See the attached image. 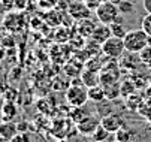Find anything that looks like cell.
Here are the masks:
<instances>
[{
    "label": "cell",
    "mask_w": 151,
    "mask_h": 142,
    "mask_svg": "<svg viewBox=\"0 0 151 142\" xmlns=\"http://www.w3.org/2000/svg\"><path fill=\"white\" fill-rule=\"evenodd\" d=\"M109 27H111V33H112V36H117V37L124 39V36L127 34V30L124 29V26H123V24L112 23V24H109Z\"/></svg>",
    "instance_id": "obj_20"
},
{
    "label": "cell",
    "mask_w": 151,
    "mask_h": 142,
    "mask_svg": "<svg viewBox=\"0 0 151 142\" xmlns=\"http://www.w3.org/2000/svg\"><path fill=\"white\" fill-rule=\"evenodd\" d=\"M114 135H115V141H118V142H132V139H133V136H135L133 130L127 129V127L120 129V130H118L117 133H114Z\"/></svg>",
    "instance_id": "obj_17"
},
{
    "label": "cell",
    "mask_w": 151,
    "mask_h": 142,
    "mask_svg": "<svg viewBox=\"0 0 151 142\" xmlns=\"http://www.w3.org/2000/svg\"><path fill=\"white\" fill-rule=\"evenodd\" d=\"M105 88V94H106V100H115L121 96V84L118 82H112L108 85H102Z\"/></svg>",
    "instance_id": "obj_15"
},
{
    "label": "cell",
    "mask_w": 151,
    "mask_h": 142,
    "mask_svg": "<svg viewBox=\"0 0 151 142\" xmlns=\"http://www.w3.org/2000/svg\"><path fill=\"white\" fill-rule=\"evenodd\" d=\"M82 2L85 3V6H87L88 9H91V11H96V9H97V6L100 5L99 0H82Z\"/></svg>",
    "instance_id": "obj_25"
},
{
    "label": "cell",
    "mask_w": 151,
    "mask_h": 142,
    "mask_svg": "<svg viewBox=\"0 0 151 142\" xmlns=\"http://www.w3.org/2000/svg\"><path fill=\"white\" fill-rule=\"evenodd\" d=\"M109 135H111V133L100 124V126L96 129V132L93 133V139H94L96 142H105L108 138H109Z\"/></svg>",
    "instance_id": "obj_18"
},
{
    "label": "cell",
    "mask_w": 151,
    "mask_h": 142,
    "mask_svg": "<svg viewBox=\"0 0 151 142\" xmlns=\"http://www.w3.org/2000/svg\"><path fill=\"white\" fill-rule=\"evenodd\" d=\"M150 78H151V75H150Z\"/></svg>",
    "instance_id": "obj_33"
},
{
    "label": "cell",
    "mask_w": 151,
    "mask_h": 142,
    "mask_svg": "<svg viewBox=\"0 0 151 142\" xmlns=\"http://www.w3.org/2000/svg\"><path fill=\"white\" fill-rule=\"evenodd\" d=\"M96 26H97V24H94V21H91L90 18L81 19L79 26H78V33H79L81 36H85V37H91L93 30L96 29Z\"/></svg>",
    "instance_id": "obj_14"
},
{
    "label": "cell",
    "mask_w": 151,
    "mask_h": 142,
    "mask_svg": "<svg viewBox=\"0 0 151 142\" xmlns=\"http://www.w3.org/2000/svg\"><path fill=\"white\" fill-rule=\"evenodd\" d=\"M88 99H90V102H93V103H103L106 100L105 88L100 84L94 85V87H90L88 88Z\"/></svg>",
    "instance_id": "obj_11"
},
{
    "label": "cell",
    "mask_w": 151,
    "mask_h": 142,
    "mask_svg": "<svg viewBox=\"0 0 151 142\" xmlns=\"http://www.w3.org/2000/svg\"><path fill=\"white\" fill-rule=\"evenodd\" d=\"M102 52H103L106 57H109V58L123 57V54L126 52L124 39L117 37V36H111L105 44H102Z\"/></svg>",
    "instance_id": "obj_4"
},
{
    "label": "cell",
    "mask_w": 151,
    "mask_h": 142,
    "mask_svg": "<svg viewBox=\"0 0 151 142\" xmlns=\"http://www.w3.org/2000/svg\"><path fill=\"white\" fill-rule=\"evenodd\" d=\"M99 126H100V118L90 114L88 117L81 120L79 123H76V132L82 136H93V133Z\"/></svg>",
    "instance_id": "obj_5"
},
{
    "label": "cell",
    "mask_w": 151,
    "mask_h": 142,
    "mask_svg": "<svg viewBox=\"0 0 151 142\" xmlns=\"http://www.w3.org/2000/svg\"><path fill=\"white\" fill-rule=\"evenodd\" d=\"M118 9H120V14H123V15H130L135 11V5L130 2V0H123V2L118 5Z\"/></svg>",
    "instance_id": "obj_19"
},
{
    "label": "cell",
    "mask_w": 151,
    "mask_h": 142,
    "mask_svg": "<svg viewBox=\"0 0 151 142\" xmlns=\"http://www.w3.org/2000/svg\"><path fill=\"white\" fill-rule=\"evenodd\" d=\"M100 3H103V2H111V0H99Z\"/></svg>",
    "instance_id": "obj_31"
},
{
    "label": "cell",
    "mask_w": 151,
    "mask_h": 142,
    "mask_svg": "<svg viewBox=\"0 0 151 142\" xmlns=\"http://www.w3.org/2000/svg\"><path fill=\"white\" fill-rule=\"evenodd\" d=\"M111 2H112V3H115V5L118 6V5H120V3L123 2V0H111Z\"/></svg>",
    "instance_id": "obj_28"
},
{
    "label": "cell",
    "mask_w": 151,
    "mask_h": 142,
    "mask_svg": "<svg viewBox=\"0 0 151 142\" xmlns=\"http://www.w3.org/2000/svg\"><path fill=\"white\" fill-rule=\"evenodd\" d=\"M18 133L17 130V124L11 123V121H5L0 124V138L6 139V141H12V138Z\"/></svg>",
    "instance_id": "obj_12"
},
{
    "label": "cell",
    "mask_w": 151,
    "mask_h": 142,
    "mask_svg": "<svg viewBox=\"0 0 151 142\" xmlns=\"http://www.w3.org/2000/svg\"><path fill=\"white\" fill-rule=\"evenodd\" d=\"M66 100L70 106H85L88 102V88L82 84V79L72 81L66 88Z\"/></svg>",
    "instance_id": "obj_1"
},
{
    "label": "cell",
    "mask_w": 151,
    "mask_h": 142,
    "mask_svg": "<svg viewBox=\"0 0 151 142\" xmlns=\"http://www.w3.org/2000/svg\"><path fill=\"white\" fill-rule=\"evenodd\" d=\"M141 29L148 36H151V12H147V15H144L142 23H141Z\"/></svg>",
    "instance_id": "obj_22"
},
{
    "label": "cell",
    "mask_w": 151,
    "mask_h": 142,
    "mask_svg": "<svg viewBox=\"0 0 151 142\" xmlns=\"http://www.w3.org/2000/svg\"><path fill=\"white\" fill-rule=\"evenodd\" d=\"M88 115H90V112L87 109H84V106H72V109L69 112V117H70V120L73 121L75 124L79 123L81 120H84L85 117H88Z\"/></svg>",
    "instance_id": "obj_16"
},
{
    "label": "cell",
    "mask_w": 151,
    "mask_h": 142,
    "mask_svg": "<svg viewBox=\"0 0 151 142\" xmlns=\"http://www.w3.org/2000/svg\"><path fill=\"white\" fill-rule=\"evenodd\" d=\"M114 142H118V141H114Z\"/></svg>",
    "instance_id": "obj_32"
},
{
    "label": "cell",
    "mask_w": 151,
    "mask_h": 142,
    "mask_svg": "<svg viewBox=\"0 0 151 142\" xmlns=\"http://www.w3.org/2000/svg\"><path fill=\"white\" fill-rule=\"evenodd\" d=\"M138 55H139V60H141L142 63H145V65L150 63L151 62V45H147Z\"/></svg>",
    "instance_id": "obj_23"
},
{
    "label": "cell",
    "mask_w": 151,
    "mask_h": 142,
    "mask_svg": "<svg viewBox=\"0 0 151 142\" xmlns=\"http://www.w3.org/2000/svg\"><path fill=\"white\" fill-rule=\"evenodd\" d=\"M111 36H112V33H111L109 24H102V23H100V24H97L96 29L93 30V34H91L90 39H93L94 42H97L99 45H102V44H105Z\"/></svg>",
    "instance_id": "obj_9"
},
{
    "label": "cell",
    "mask_w": 151,
    "mask_h": 142,
    "mask_svg": "<svg viewBox=\"0 0 151 142\" xmlns=\"http://www.w3.org/2000/svg\"><path fill=\"white\" fill-rule=\"evenodd\" d=\"M91 12L93 11L85 6V3L82 2V0H75V2H72L70 6H69V9H68V14L70 15V18L78 19V21L85 19V18H90Z\"/></svg>",
    "instance_id": "obj_7"
},
{
    "label": "cell",
    "mask_w": 151,
    "mask_h": 142,
    "mask_svg": "<svg viewBox=\"0 0 151 142\" xmlns=\"http://www.w3.org/2000/svg\"><path fill=\"white\" fill-rule=\"evenodd\" d=\"M30 5V2L29 0H14V8L17 9V11H24L27 6Z\"/></svg>",
    "instance_id": "obj_24"
},
{
    "label": "cell",
    "mask_w": 151,
    "mask_h": 142,
    "mask_svg": "<svg viewBox=\"0 0 151 142\" xmlns=\"http://www.w3.org/2000/svg\"><path fill=\"white\" fill-rule=\"evenodd\" d=\"M147 45H148V34L142 29L130 30V32H127V34L124 36L126 52L139 54Z\"/></svg>",
    "instance_id": "obj_2"
},
{
    "label": "cell",
    "mask_w": 151,
    "mask_h": 142,
    "mask_svg": "<svg viewBox=\"0 0 151 142\" xmlns=\"http://www.w3.org/2000/svg\"><path fill=\"white\" fill-rule=\"evenodd\" d=\"M100 124L109 133H117L120 129L126 127V121L120 114H106L100 118Z\"/></svg>",
    "instance_id": "obj_6"
},
{
    "label": "cell",
    "mask_w": 151,
    "mask_h": 142,
    "mask_svg": "<svg viewBox=\"0 0 151 142\" xmlns=\"http://www.w3.org/2000/svg\"><path fill=\"white\" fill-rule=\"evenodd\" d=\"M81 79H82V84L87 88H90V87H94V85L100 84V73L97 70H93V69L87 67L85 70H82Z\"/></svg>",
    "instance_id": "obj_10"
},
{
    "label": "cell",
    "mask_w": 151,
    "mask_h": 142,
    "mask_svg": "<svg viewBox=\"0 0 151 142\" xmlns=\"http://www.w3.org/2000/svg\"><path fill=\"white\" fill-rule=\"evenodd\" d=\"M60 0H37V6L42 8V9H47V11H51L54 8H57Z\"/></svg>",
    "instance_id": "obj_21"
},
{
    "label": "cell",
    "mask_w": 151,
    "mask_h": 142,
    "mask_svg": "<svg viewBox=\"0 0 151 142\" xmlns=\"http://www.w3.org/2000/svg\"><path fill=\"white\" fill-rule=\"evenodd\" d=\"M94 15H96L99 23H102V24H112L115 21V18L120 15V9L112 2H103L94 11Z\"/></svg>",
    "instance_id": "obj_3"
},
{
    "label": "cell",
    "mask_w": 151,
    "mask_h": 142,
    "mask_svg": "<svg viewBox=\"0 0 151 142\" xmlns=\"http://www.w3.org/2000/svg\"><path fill=\"white\" fill-rule=\"evenodd\" d=\"M15 115H17V106L14 105V102L6 100L0 108V117H2L3 121H11Z\"/></svg>",
    "instance_id": "obj_13"
},
{
    "label": "cell",
    "mask_w": 151,
    "mask_h": 142,
    "mask_svg": "<svg viewBox=\"0 0 151 142\" xmlns=\"http://www.w3.org/2000/svg\"><path fill=\"white\" fill-rule=\"evenodd\" d=\"M29 123H26V121H21V123H18L17 124V130H18V133H27V130H29Z\"/></svg>",
    "instance_id": "obj_26"
},
{
    "label": "cell",
    "mask_w": 151,
    "mask_h": 142,
    "mask_svg": "<svg viewBox=\"0 0 151 142\" xmlns=\"http://www.w3.org/2000/svg\"><path fill=\"white\" fill-rule=\"evenodd\" d=\"M148 45H151V36H148Z\"/></svg>",
    "instance_id": "obj_30"
},
{
    "label": "cell",
    "mask_w": 151,
    "mask_h": 142,
    "mask_svg": "<svg viewBox=\"0 0 151 142\" xmlns=\"http://www.w3.org/2000/svg\"><path fill=\"white\" fill-rule=\"evenodd\" d=\"M144 9L147 12H151V0H144Z\"/></svg>",
    "instance_id": "obj_27"
},
{
    "label": "cell",
    "mask_w": 151,
    "mask_h": 142,
    "mask_svg": "<svg viewBox=\"0 0 151 142\" xmlns=\"http://www.w3.org/2000/svg\"><path fill=\"white\" fill-rule=\"evenodd\" d=\"M3 26L9 30V32H19L24 26V19H23V15L18 12H12V14H8L5 21H3Z\"/></svg>",
    "instance_id": "obj_8"
},
{
    "label": "cell",
    "mask_w": 151,
    "mask_h": 142,
    "mask_svg": "<svg viewBox=\"0 0 151 142\" xmlns=\"http://www.w3.org/2000/svg\"><path fill=\"white\" fill-rule=\"evenodd\" d=\"M55 142H69V141H68L66 138H60V139H58V141H55Z\"/></svg>",
    "instance_id": "obj_29"
}]
</instances>
